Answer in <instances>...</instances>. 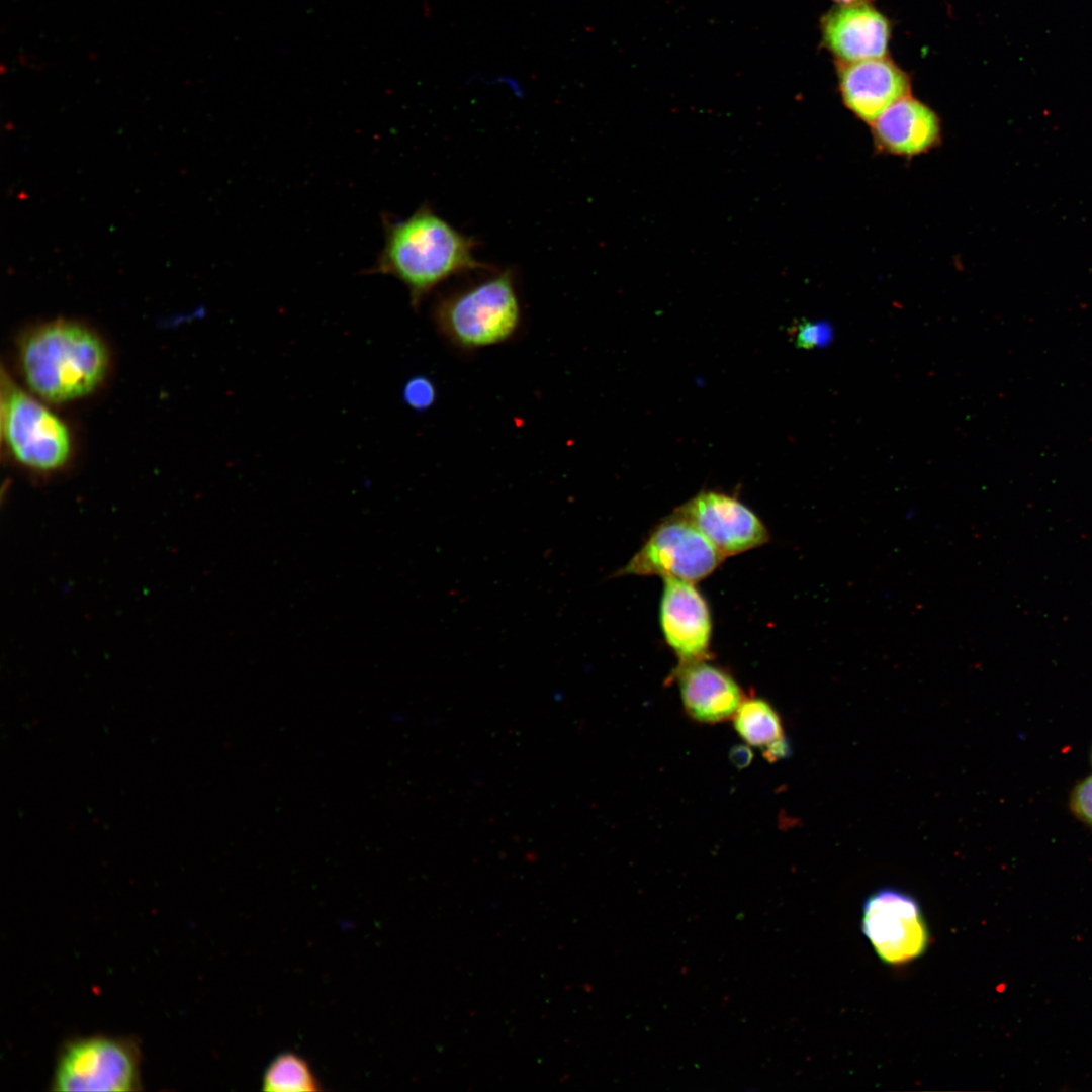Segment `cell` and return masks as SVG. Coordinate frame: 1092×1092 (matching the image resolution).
I'll use <instances>...</instances> for the list:
<instances>
[{"mask_svg": "<svg viewBox=\"0 0 1092 1092\" xmlns=\"http://www.w3.org/2000/svg\"><path fill=\"white\" fill-rule=\"evenodd\" d=\"M838 84L843 104L870 125L887 108L911 92L908 75L885 57L840 62Z\"/></svg>", "mask_w": 1092, "mask_h": 1092, "instance_id": "obj_10", "label": "cell"}, {"mask_svg": "<svg viewBox=\"0 0 1092 1092\" xmlns=\"http://www.w3.org/2000/svg\"><path fill=\"white\" fill-rule=\"evenodd\" d=\"M18 360L29 389L50 402L91 394L109 369L103 339L89 327L68 320L46 323L27 333L20 342Z\"/></svg>", "mask_w": 1092, "mask_h": 1092, "instance_id": "obj_2", "label": "cell"}, {"mask_svg": "<svg viewBox=\"0 0 1092 1092\" xmlns=\"http://www.w3.org/2000/svg\"><path fill=\"white\" fill-rule=\"evenodd\" d=\"M707 659L679 662L674 677L689 716L702 723H717L734 716L743 693L729 672Z\"/></svg>", "mask_w": 1092, "mask_h": 1092, "instance_id": "obj_13", "label": "cell"}, {"mask_svg": "<svg viewBox=\"0 0 1092 1092\" xmlns=\"http://www.w3.org/2000/svg\"><path fill=\"white\" fill-rule=\"evenodd\" d=\"M725 558L694 524L673 512L613 576L658 575L696 584Z\"/></svg>", "mask_w": 1092, "mask_h": 1092, "instance_id": "obj_5", "label": "cell"}, {"mask_svg": "<svg viewBox=\"0 0 1092 1092\" xmlns=\"http://www.w3.org/2000/svg\"><path fill=\"white\" fill-rule=\"evenodd\" d=\"M871 127L878 152L905 158L928 153L942 139L936 112L910 95L887 108Z\"/></svg>", "mask_w": 1092, "mask_h": 1092, "instance_id": "obj_12", "label": "cell"}, {"mask_svg": "<svg viewBox=\"0 0 1092 1092\" xmlns=\"http://www.w3.org/2000/svg\"><path fill=\"white\" fill-rule=\"evenodd\" d=\"M673 512L694 524L725 557L759 547L769 539L759 517L725 493L700 492Z\"/></svg>", "mask_w": 1092, "mask_h": 1092, "instance_id": "obj_8", "label": "cell"}, {"mask_svg": "<svg viewBox=\"0 0 1092 1092\" xmlns=\"http://www.w3.org/2000/svg\"><path fill=\"white\" fill-rule=\"evenodd\" d=\"M831 337L832 331L828 325L811 322L800 323L794 332L796 344L806 349L824 346Z\"/></svg>", "mask_w": 1092, "mask_h": 1092, "instance_id": "obj_18", "label": "cell"}, {"mask_svg": "<svg viewBox=\"0 0 1092 1092\" xmlns=\"http://www.w3.org/2000/svg\"><path fill=\"white\" fill-rule=\"evenodd\" d=\"M861 929L883 963L904 965L921 957L929 932L920 906L908 893L882 888L864 901Z\"/></svg>", "mask_w": 1092, "mask_h": 1092, "instance_id": "obj_6", "label": "cell"}, {"mask_svg": "<svg viewBox=\"0 0 1092 1092\" xmlns=\"http://www.w3.org/2000/svg\"><path fill=\"white\" fill-rule=\"evenodd\" d=\"M265 1091H320L315 1074L308 1062L292 1052L279 1054L266 1068L262 1078Z\"/></svg>", "mask_w": 1092, "mask_h": 1092, "instance_id": "obj_15", "label": "cell"}, {"mask_svg": "<svg viewBox=\"0 0 1092 1092\" xmlns=\"http://www.w3.org/2000/svg\"><path fill=\"white\" fill-rule=\"evenodd\" d=\"M825 47L841 63L885 57L891 34L888 19L870 4L841 6L821 19Z\"/></svg>", "mask_w": 1092, "mask_h": 1092, "instance_id": "obj_11", "label": "cell"}, {"mask_svg": "<svg viewBox=\"0 0 1092 1092\" xmlns=\"http://www.w3.org/2000/svg\"><path fill=\"white\" fill-rule=\"evenodd\" d=\"M384 228V246L372 272L403 283L414 308L452 276L487 269L474 255L476 242L429 206L404 219L386 220Z\"/></svg>", "mask_w": 1092, "mask_h": 1092, "instance_id": "obj_1", "label": "cell"}, {"mask_svg": "<svg viewBox=\"0 0 1092 1092\" xmlns=\"http://www.w3.org/2000/svg\"><path fill=\"white\" fill-rule=\"evenodd\" d=\"M0 412L2 440L15 462L40 475L67 466L73 454L68 426L5 373L1 378Z\"/></svg>", "mask_w": 1092, "mask_h": 1092, "instance_id": "obj_4", "label": "cell"}, {"mask_svg": "<svg viewBox=\"0 0 1092 1092\" xmlns=\"http://www.w3.org/2000/svg\"><path fill=\"white\" fill-rule=\"evenodd\" d=\"M659 621L663 637L679 662L709 658L711 613L695 583L663 578Z\"/></svg>", "mask_w": 1092, "mask_h": 1092, "instance_id": "obj_9", "label": "cell"}, {"mask_svg": "<svg viewBox=\"0 0 1092 1092\" xmlns=\"http://www.w3.org/2000/svg\"><path fill=\"white\" fill-rule=\"evenodd\" d=\"M833 1H835L838 5H841V6H850V5L870 4V2L872 0H833Z\"/></svg>", "mask_w": 1092, "mask_h": 1092, "instance_id": "obj_19", "label": "cell"}, {"mask_svg": "<svg viewBox=\"0 0 1092 1092\" xmlns=\"http://www.w3.org/2000/svg\"><path fill=\"white\" fill-rule=\"evenodd\" d=\"M57 1091H129L136 1084V1060L126 1043L93 1037L66 1046L54 1078Z\"/></svg>", "mask_w": 1092, "mask_h": 1092, "instance_id": "obj_7", "label": "cell"}, {"mask_svg": "<svg viewBox=\"0 0 1092 1092\" xmlns=\"http://www.w3.org/2000/svg\"><path fill=\"white\" fill-rule=\"evenodd\" d=\"M733 717L735 729L742 739L761 748L769 760L785 757L789 752L781 719L766 701L745 699Z\"/></svg>", "mask_w": 1092, "mask_h": 1092, "instance_id": "obj_14", "label": "cell"}, {"mask_svg": "<svg viewBox=\"0 0 1092 1092\" xmlns=\"http://www.w3.org/2000/svg\"><path fill=\"white\" fill-rule=\"evenodd\" d=\"M1070 808L1078 819L1092 828V775L1075 786L1070 796Z\"/></svg>", "mask_w": 1092, "mask_h": 1092, "instance_id": "obj_17", "label": "cell"}, {"mask_svg": "<svg viewBox=\"0 0 1092 1092\" xmlns=\"http://www.w3.org/2000/svg\"><path fill=\"white\" fill-rule=\"evenodd\" d=\"M436 396L435 384L422 375L410 379L403 388L404 402L418 411L429 408L435 402Z\"/></svg>", "mask_w": 1092, "mask_h": 1092, "instance_id": "obj_16", "label": "cell"}, {"mask_svg": "<svg viewBox=\"0 0 1092 1092\" xmlns=\"http://www.w3.org/2000/svg\"><path fill=\"white\" fill-rule=\"evenodd\" d=\"M434 318L439 332L462 350L507 342L521 323L512 271H500L443 296L434 307Z\"/></svg>", "mask_w": 1092, "mask_h": 1092, "instance_id": "obj_3", "label": "cell"}]
</instances>
